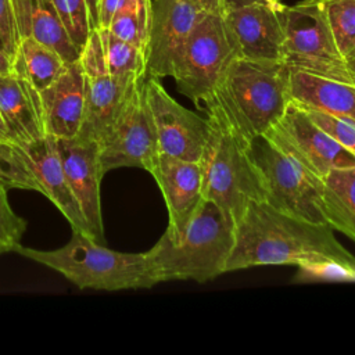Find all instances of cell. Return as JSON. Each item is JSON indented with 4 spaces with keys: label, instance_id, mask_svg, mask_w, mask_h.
<instances>
[{
    "label": "cell",
    "instance_id": "1",
    "mask_svg": "<svg viewBox=\"0 0 355 355\" xmlns=\"http://www.w3.org/2000/svg\"><path fill=\"white\" fill-rule=\"evenodd\" d=\"M333 230L327 223L291 216L265 201L252 202L234 227L226 272L291 263L318 276L355 277V257Z\"/></svg>",
    "mask_w": 355,
    "mask_h": 355
},
{
    "label": "cell",
    "instance_id": "2",
    "mask_svg": "<svg viewBox=\"0 0 355 355\" xmlns=\"http://www.w3.org/2000/svg\"><path fill=\"white\" fill-rule=\"evenodd\" d=\"M208 110L209 135L200 158L202 196L214 201L236 227L252 202L265 201L259 171L251 157L248 140L233 123L215 94Z\"/></svg>",
    "mask_w": 355,
    "mask_h": 355
},
{
    "label": "cell",
    "instance_id": "3",
    "mask_svg": "<svg viewBox=\"0 0 355 355\" xmlns=\"http://www.w3.org/2000/svg\"><path fill=\"white\" fill-rule=\"evenodd\" d=\"M15 251L57 270L79 288L116 291L148 288L161 283L148 251H114L76 229H72L69 241L60 248L44 251L19 244Z\"/></svg>",
    "mask_w": 355,
    "mask_h": 355
},
{
    "label": "cell",
    "instance_id": "4",
    "mask_svg": "<svg viewBox=\"0 0 355 355\" xmlns=\"http://www.w3.org/2000/svg\"><path fill=\"white\" fill-rule=\"evenodd\" d=\"M234 245V226L211 200L202 198L183 232L166 233L148 250L161 282L194 280L204 283L226 273Z\"/></svg>",
    "mask_w": 355,
    "mask_h": 355
},
{
    "label": "cell",
    "instance_id": "5",
    "mask_svg": "<svg viewBox=\"0 0 355 355\" xmlns=\"http://www.w3.org/2000/svg\"><path fill=\"white\" fill-rule=\"evenodd\" d=\"M248 139L263 136L291 103L290 68L283 61L236 57L214 93Z\"/></svg>",
    "mask_w": 355,
    "mask_h": 355
},
{
    "label": "cell",
    "instance_id": "6",
    "mask_svg": "<svg viewBox=\"0 0 355 355\" xmlns=\"http://www.w3.org/2000/svg\"><path fill=\"white\" fill-rule=\"evenodd\" d=\"M283 29V62L290 69L355 85L333 39L319 0H304L276 11Z\"/></svg>",
    "mask_w": 355,
    "mask_h": 355
},
{
    "label": "cell",
    "instance_id": "7",
    "mask_svg": "<svg viewBox=\"0 0 355 355\" xmlns=\"http://www.w3.org/2000/svg\"><path fill=\"white\" fill-rule=\"evenodd\" d=\"M250 153L262 178L266 204L291 216L327 223L322 178L309 172L266 136L252 139Z\"/></svg>",
    "mask_w": 355,
    "mask_h": 355
},
{
    "label": "cell",
    "instance_id": "8",
    "mask_svg": "<svg viewBox=\"0 0 355 355\" xmlns=\"http://www.w3.org/2000/svg\"><path fill=\"white\" fill-rule=\"evenodd\" d=\"M236 57L237 51L223 15L202 11L190 32L173 76L178 90L201 107V103L215 93Z\"/></svg>",
    "mask_w": 355,
    "mask_h": 355
},
{
    "label": "cell",
    "instance_id": "9",
    "mask_svg": "<svg viewBox=\"0 0 355 355\" xmlns=\"http://www.w3.org/2000/svg\"><path fill=\"white\" fill-rule=\"evenodd\" d=\"M97 144L103 173L121 166L153 171L159 148L144 93V79L137 83L125 107Z\"/></svg>",
    "mask_w": 355,
    "mask_h": 355
},
{
    "label": "cell",
    "instance_id": "10",
    "mask_svg": "<svg viewBox=\"0 0 355 355\" xmlns=\"http://www.w3.org/2000/svg\"><path fill=\"white\" fill-rule=\"evenodd\" d=\"M85 76V116L76 136L100 141L137 83L144 78H118L108 72L100 35L94 28L79 57Z\"/></svg>",
    "mask_w": 355,
    "mask_h": 355
},
{
    "label": "cell",
    "instance_id": "11",
    "mask_svg": "<svg viewBox=\"0 0 355 355\" xmlns=\"http://www.w3.org/2000/svg\"><path fill=\"white\" fill-rule=\"evenodd\" d=\"M263 136L319 178L331 169L355 166V155L320 129L306 111L293 101Z\"/></svg>",
    "mask_w": 355,
    "mask_h": 355
},
{
    "label": "cell",
    "instance_id": "12",
    "mask_svg": "<svg viewBox=\"0 0 355 355\" xmlns=\"http://www.w3.org/2000/svg\"><path fill=\"white\" fill-rule=\"evenodd\" d=\"M144 93L159 153L186 161H200L209 135L208 118L180 105L168 94L158 78L144 79Z\"/></svg>",
    "mask_w": 355,
    "mask_h": 355
},
{
    "label": "cell",
    "instance_id": "13",
    "mask_svg": "<svg viewBox=\"0 0 355 355\" xmlns=\"http://www.w3.org/2000/svg\"><path fill=\"white\" fill-rule=\"evenodd\" d=\"M202 10L190 0H153L146 47L147 75L175 76L187 39Z\"/></svg>",
    "mask_w": 355,
    "mask_h": 355
},
{
    "label": "cell",
    "instance_id": "14",
    "mask_svg": "<svg viewBox=\"0 0 355 355\" xmlns=\"http://www.w3.org/2000/svg\"><path fill=\"white\" fill-rule=\"evenodd\" d=\"M57 147L67 182L86 218L90 236L103 243L100 183L104 173L98 158V144L92 139L75 136L57 139Z\"/></svg>",
    "mask_w": 355,
    "mask_h": 355
},
{
    "label": "cell",
    "instance_id": "15",
    "mask_svg": "<svg viewBox=\"0 0 355 355\" xmlns=\"http://www.w3.org/2000/svg\"><path fill=\"white\" fill-rule=\"evenodd\" d=\"M150 173L161 189L168 208L169 223L165 233L176 239L204 198L200 162L159 153Z\"/></svg>",
    "mask_w": 355,
    "mask_h": 355
},
{
    "label": "cell",
    "instance_id": "16",
    "mask_svg": "<svg viewBox=\"0 0 355 355\" xmlns=\"http://www.w3.org/2000/svg\"><path fill=\"white\" fill-rule=\"evenodd\" d=\"M237 57L255 61L283 60V29L273 8L252 4L222 12Z\"/></svg>",
    "mask_w": 355,
    "mask_h": 355
},
{
    "label": "cell",
    "instance_id": "17",
    "mask_svg": "<svg viewBox=\"0 0 355 355\" xmlns=\"http://www.w3.org/2000/svg\"><path fill=\"white\" fill-rule=\"evenodd\" d=\"M18 146L40 186V193L57 207L71 223L72 229L90 236L86 218L67 182L57 147V139L46 135L36 141Z\"/></svg>",
    "mask_w": 355,
    "mask_h": 355
},
{
    "label": "cell",
    "instance_id": "18",
    "mask_svg": "<svg viewBox=\"0 0 355 355\" xmlns=\"http://www.w3.org/2000/svg\"><path fill=\"white\" fill-rule=\"evenodd\" d=\"M46 135L55 139L75 137L85 116V76L80 61L67 64L64 72L39 92Z\"/></svg>",
    "mask_w": 355,
    "mask_h": 355
},
{
    "label": "cell",
    "instance_id": "19",
    "mask_svg": "<svg viewBox=\"0 0 355 355\" xmlns=\"http://www.w3.org/2000/svg\"><path fill=\"white\" fill-rule=\"evenodd\" d=\"M0 116L8 140L15 144L46 136L39 92L14 71L0 76Z\"/></svg>",
    "mask_w": 355,
    "mask_h": 355
},
{
    "label": "cell",
    "instance_id": "20",
    "mask_svg": "<svg viewBox=\"0 0 355 355\" xmlns=\"http://www.w3.org/2000/svg\"><path fill=\"white\" fill-rule=\"evenodd\" d=\"M18 42L32 37L55 50L67 62H75L80 50L69 39L50 0H10Z\"/></svg>",
    "mask_w": 355,
    "mask_h": 355
},
{
    "label": "cell",
    "instance_id": "21",
    "mask_svg": "<svg viewBox=\"0 0 355 355\" xmlns=\"http://www.w3.org/2000/svg\"><path fill=\"white\" fill-rule=\"evenodd\" d=\"M290 96L304 110H316L355 122V85L290 69Z\"/></svg>",
    "mask_w": 355,
    "mask_h": 355
},
{
    "label": "cell",
    "instance_id": "22",
    "mask_svg": "<svg viewBox=\"0 0 355 355\" xmlns=\"http://www.w3.org/2000/svg\"><path fill=\"white\" fill-rule=\"evenodd\" d=\"M322 180L327 223L355 241V166L331 169Z\"/></svg>",
    "mask_w": 355,
    "mask_h": 355
},
{
    "label": "cell",
    "instance_id": "23",
    "mask_svg": "<svg viewBox=\"0 0 355 355\" xmlns=\"http://www.w3.org/2000/svg\"><path fill=\"white\" fill-rule=\"evenodd\" d=\"M67 62L55 50L32 39L18 42L14 72L25 78L37 92L49 87L67 68Z\"/></svg>",
    "mask_w": 355,
    "mask_h": 355
},
{
    "label": "cell",
    "instance_id": "24",
    "mask_svg": "<svg viewBox=\"0 0 355 355\" xmlns=\"http://www.w3.org/2000/svg\"><path fill=\"white\" fill-rule=\"evenodd\" d=\"M107 69L118 78H144L146 53L135 44L115 36L108 28H97Z\"/></svg>",
    "mask_w": 355,
    "mask_h": 355
},
{
    "label": "cell",
    "instance_id": "25",
    "mask_svg": "<svg viewBox=\"0 0 355 355\" xmlns=\"http://www.w3.org/2000/svg\"><path fill=\"white\" fill-rule=\"evenodd\" d=\"M151 18V0H121L108 29L146 53Z\"/></svg>",
    "mask_w": 355,
    "mask_h": 355
},
{
    "label": "cell",
    "instance_id": "26",
    "mask_svg": "<svg viewBox=\"0 0 355 355\" xmlns=\"http://www.w3.org/2000/svg\"><path fill=\"white\" fill-rule=\"evenodd\" d=\"M340 54L355 53V0H319Z\"/></svg>",
    "mask_w": 355,
    "mask_h": 355
},
{
    "label": "cell",
    "instance_id": "27",
    "mask_svg": "<svg viewBox=\"0 0 355 355\" xmlns=\"http://www.w3.org/2000/svg\"><path fill=\"white\" fill-rule=\"evenodd\" d=\"M69 39L82 51L90 32L96 28V17L89 0H50Z\"/></svg>",
    "mask_w": 355,
    "mask_h": 355
},
{
    "label": "cell",
    "instance_id": "28",
    "mask_svg": "<svg viewBox=\"0 0 355 355\" xmlns=\"http://www.w3.org/2000/svg\"><path fill=\"white\" fill-rule=\"evenodd\" d=\"M0 180L10 187L40 193V186L19 146L10 140H0Z\"/></svg>",
    "mask_w": 355,
    "mask_h": 355
},
{
    "label": "cell",
    "instance_id": "29",
    "mask_svg": "<svg viewBox=\"0 0 355 355\" xmlns=\"http://www.w3.org/2000/svg\"><path fill=\"white\" fill-rule=\"evenodd\" d=\"M26 222L18 216L7 198L6 184L0 180V254L15 251L21 244Z\"/></svg>",
    "mask_w": 355,
    "mask_h": 355
},
{
    "label": "cell",
    "instance_id": "30",
    "mask_svg": "<svg viewBox=\"0 0 355 355\" xmlns=\"http://www.w3.org/2000/svg\"><path fill=\"white\" fill-rule=\"evenodd\" d=\"M304 110V108H302ZM311 119L355 155V122L316 110H305Z\"/></svg>",
    "mask_w": 355,
    "mask_h": 355
},
{
    "label": "cell",
    "instance_id": "31",
    "mask_svg": "<svg viewBox=\"0 0 355 355\" xmlns=\"http://www.w3.org/2000/svg\"><path fill=\"white\" fill-rule=\"evenodd\" d=\"M0 49L15 60L18 49V35L10 0H0Z\"/></svg>",
    "mask_w": 355,
    "mask_h": 355
},
{
    "label": "cell",
    "instance_id": "32",
    "mask_svg": "<svg viewBox=\"0 0 355 355\" xmlns=\"http://www.w3.org/2000/svg\"><path fill=\"white\" fill-rule=\"evenodd\" d=\"M121 0H97L96 28H108Z\"/></svg>",
    "mask_w": 355,
    "mask_h": 355
},
{
    "label": "cell",
    "instance_id": "33",
    "mask_svg": "<svg viewBox=\"0 0 355 355\" xmlns=\"http://www.w3.org/2000/svg\"><path fill=\"white\" fill-rule=\"evenodd\" d=\"M252 4L265 6V7L273 8L275 11L280 10L284 6L280 0H225L223 11L233 10V8H241V7H247V6H252Z\"/></svg>",
    "mask_w": 355,
    "mask_h": 355
},
{
    "label": "cell",
    "instance_id": "34",
    "mask_svg": "<svg viewBox=\"0 0 355 355\" xmlns=\"http://www.w3.org/2000/svg\"><path fill=\"white\" fill-rule=\"evenodd\" d=\"M194 3L200 10L208 12H223L225 0H190Z\"/></svg>",
    "mask_w": 355,
    "mask_h": 355
},
{
    "label": "cell",
    "instance_id": "35",
    "mask_svg": "<svg viewBox=\"0 0 355 355\" xmlns=\"http://www.w3.org/2000/svg\"><path fill=\"white\" fill-rule=\"evenodd\" d=\"M14 71V58L0 49V76Z\"/></svg>",
    "mask_w": 355,
    "mask_h": 355
},
{
    "label": "cell",
    "instance_id": "36",
    "mask_svg": "<svg viewBox=\"0 0 355 355\" xmlns=\"http://www.w3.org/2000/svg\"><path fill=\"white\" fill-rule=\"evenodd\" d=\"M345 64H347V68H348V71H349V73H351V76L354 78V82H355V53L345 58Z\"/></svg>",
    "mask_w": 355,
    "mask_h": 355
},
{
    "label": "cell",
    "instance_id": "37",
    "mask_svg": "<svg viewBox=\"0 0 355 355\" xmlns=\"http://www.w3.org/2000/svg\"><path fill=\"white\" fill-rule=\"evenodd\" d=\"M0 140H8L7 137V130H6V126H4V122L0 116Z\"/></svg>",
    "mask_w": 355,
    "mask_h": 355
}]
</instances>
